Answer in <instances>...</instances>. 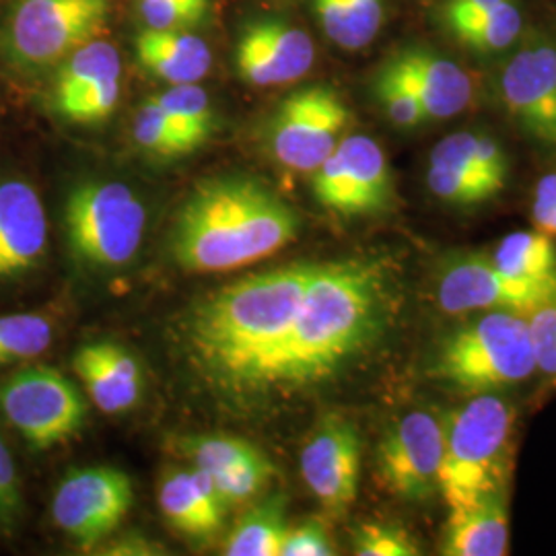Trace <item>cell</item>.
<instances>
[{
  "label": "cell",
  "mask_w": 556,
  "mask_h": 556,
  "mask_svg": "<svg viewBox=\"0 0 556 556\" xmlns=\"http://www.w3.org/2000/svg\"><path fill=\"white\" fill-rule=\"evenodd\" d=\"M112 0H15L2 29V52L21 71L59 64L96 40Z\"/></svg>",
  "instance_id": "52a82bcc"
},
{
  "label": "cell",
  "mask_w": 556,
  "mask_h": 556,
  "mask_svg": "<svg viewBox=\"0 0 556 556\" xmlns=\"http://www.w3.org/2000/svg\"><path fill=\"white\" fill-rule=\"evenodd\" d=\"M521 27L523 17L516 2L501 0L477 20L454 27L447 34L477 54H498L516 43Z\"/></svg>",
  "instance_id": "f546056e"
},
{
  "label": "cell",
  "mask_w": 556,
  "mask_h": 556,
  "mask_svg": "<svg viewBox=\"0 0 556 556\" xmlns=\"http://www.w3.org/2000/svg\"><path fill=\"white\" fill-rule=\"evenodd\" d=\"M140 68L169 85L199 83L211 73L213 54L208 43L188 29H149L135 40Z\"/></svg>",
  "instance_id": "7402d4cb"
},
{
  "label": "cell",
  "mask_w": 556,
  "mask_h": 556,
  "mask_svg": "<svg viewBox=\"0 0 556 556\" xmlns=\"http://www.w3.org/2000/svg\"><path fill=\"white\" fill-rule=\"evenodd\" d=\"M532 220L538 231L556 238V174L544 176L536 184Z\"/></svg>",
  "instance_id": "60d3db41"
},
{
  "label": "cell",
  "mask_w": 556,
  "mask_h": 556,
  "mask_svg": "<svg viewBox=\"0 0 556 556\" xmlns=\"http://www.w3.org/2000/svg\"><path fill=\"white\" fill-rule=\"evenodd\" d=\"M132 139L142 151L161 160H176L194 153L192 144L181 137L172 119L161 112L160 105L151 98L135 114Z\"/></svg>",
  "instance_id": "1f68e13d"
},
{
  "label": "cell",
  "mask_w": 556,
  "mask_h": 556,
  "mask_svg": "<svg viewBox=\"0 0 556 556\" xmlns=\"http://www.w3.org/2000/svg\"><path fill=\"white\" fill-rule=\"evenodd\" d=\"M149 29H190L206 20L211 0H137Z\"/></svg>",
  "instance_id": "8d00e7d4"
},
{
  "label": "cell",
  "mask_w": 556,
  "mask_h": 556,
  "mask_svg": "<svg viewBox=\"0 0 556 556\" xmlns=\"http://www.w3.org/2000/svg\"><path fill=\"white\" fill-rule=\"evenodd\" d=\"M0 417L34 452H50L83 431L87 402L62 371L31 365L0 378Z\"/></svg>",
  "instance_id": "ba28073f"
},
{
  "label": "cell",
  "mask_w": 556,
  "mask_h": 556,
  "mask_svg": "<svg viewBox=\"0 0 556 556\" xmlns=\"http://www.w3.org/2000/svg\"><path fill=\"white\" fill-rule=\"evenodd\" d=\"M388 312L390 282L376 260L318 262L289 334L260 369L250 394L330 378L381 334Z\"/></svg>",
  "instance_id": "6da1fadb"
},
{
  "label": "cell",
  "mask_w": 556,
  "mask_h": 556,
  "mask_svg": "<svg viewBox=\"0 0 556 556\" xmlns=\"http://www.w3.org/2000/svg\"><path fill=\"white\" fill-rule=\"evenodd\" d=\"M445 425L429 410H413L392 425L378 445V470L386 489L406 503L439 495Z\"/></svg>",
  "instance_id": "4fadbf2b"
},
{
  "label": "cell",
  "mask_w": 556,
  "mask_h": 556,
  "mask_svg": "<svg viewBox=\"0 0 556 556\" xmlns=\"http://www.w3.org/2000/svg\"><path fill=\"white\" fill-rule=\"evenodd\" d=\"M443 425L439 495L447 507H464L484 495L507 491L514 468V406L493 392L478 394Z\"/></svg>",
  "instance_id": "277c9868"
},
{
  "label": "cell",
  "mask_w": 556,
  "mask_h": 556,
  "mask_svg": "<svg viewBox=\"0 0 556 556\" xmlns=\"http://www.w3.org/2000/svg\"><path fill=\"white\" fill-rule=\"evenodd\" d=\"M275 475H277L275 464L266 454H262L233 470H227L220 475H208V478L213 480V486L219 495L220 503L229 511L231 507H238L250 498L258 497L260 493L270 484Z\"/></svg>",
  "instance_id": "e575fe53"
},
{
  "label": "cell",
  "mask_w": 556,
  "mask_h": 556,
  "mask_svg": "<svg viewBox=\"0 0 556 556\" xmlns=\"http://www.w3.org/2000/svg\"><path fill=\"white\" fill-rule=\"evenodd\" d=\"M353 548L358 556H417V540L392 521L361 523L353 534Z\"/></svg>",
  "instance_id": "d590c367"
},
{
  "label": "cell",
  "mask_w": 556,
  "mask_h": 556,
  "mask_svg": "<svg viewBox=\"0 0 556 556\" xmlns=\"http://www.w3.org/2000/svg\"><path fill=\"white\" fill-rule=\"evenodd\" d=\"M144 227L147 208L122 181H83L66 199V241L73 256L87 266H126L139 252Z\"/></svg>",
  "instance_id": "8992f818"
},
{
  "label": "cell",
  "mask_w": 556,
  "mask_h": 556,
  "mask_svg": "<svg viewBox=\"0 0 556 556\" xmlns=\"http://www.w3.org/2000/svg\"><path fill=\"white\" fill-rule=\"evenodd\" d=\"M73 369L93 404L105 415H119L139 402L142 369L137 357L114 342L85 344L73 357Z\"/></svg>",
  "instance_id": "d6986e66"
},
{
  "label": "cell",
  "mask_w": 556,
  "mask_h": 556,
  "mask_svg": "<svg viewBox=\"0 0 556 556\" xmlns=\"http://www.w3.org/2000/svg\"><path fill=\"white\" fill-rule=\"evenodd\" d=\"M135 503L132 480L112 466L71 470L60 480L50 516L54 526L83 551L114 534Z\"/></svg>",
  "instance_id": "7c38bea8"
},
{
  "label": "cell",
  "mask_w": 556,
  "mask_h": 556,
  "mask_svg": "<svg viewBox=\"0 0 556 556\" xmlns=\"http://www.w3.org/2000/svg\"><path fill=\"white\" fill-rule=\"evenodd\" d=\"M50 225L40 192L23 178H0V289L40 273Z\"/></svg>",
  "instance_id": "2e32d148"
},
{
  "label": "cell",
  "mask_w": 556,
  "mask_h": 556,
  "mask_svg": "<svg viewBox=\"0 0 556 556\" xmlns=\"http://www.w3.org/2000/svg\"><path fill=\"white\" fill-rule=\"evenodd\" d=\"M536 371L528 319L511 312H486L443 338L433 374L464 394H489L516 386Z\"/></svg>",
  "instance_id": "5b68a950"
},
{
  "label": "cell",
  "mask_w": 556,
  "mask_h": 556,
  "mask_svg": "<svg viewBox=\"0 0 556 556\" xmlns=\"http://www.w3.org/2000/svg\"><path fill=\"white\" fill-rule=\"evenodd\" d=\"M536 369L556 378V295L526 316Z\"/></svg>",
  "instance_id": "f35d334b"
},
{
  "label": "cell",
  "mask_w": 556,
  "mask_h": 556,
  "mask_svg": "<svg viewBox=\"0 0 556 556\" xmlns=\"http://www.w3.org/2000/svg\"><path fill=\"white\" fill-rule=\"evenodd\" d=\"M236 71L252 87H277L305 77L316 60V46L291 21L262 17L243 25L236 43Z\"/></svg>",
  "instance_id": "e0dca14e"
},
{
  "label": "cell",
  "mask_w": 556,
  "mask_h": 556,
  "mask_svg": "<svg viewBox=\"0 0 556 556\" xmlns=\"http://www.w3.org/2000/svg\"><path fill=\"white\" fill-rule=\"evenodd\" d=\"M54 342V321L43 312L0 314V369L41 357Z\"/></svg>",
  "instance_id": "f1b7e54d"
},
{
  "label": "cell",
  "mask_w": 556,
  "mask_h": 556,
  "mask_svg": "<svg viewBox=\"0 0 556 556\" xmlns=\"http://www.w3.org/2000/svg\"><path fill=\"white\" fill-rule=\"evenodd\" d=\"M298 233V213L260 179H202L179 208L172 254L192 275L229 273L277 254Z\"/></svg>",
  "instance_id": "3957f363"
},
{
  "label": "cell",
  "mask_w": 556,
  "mask_h": 556,
  "mask_svg": "<svg viewBox=\"0 0 556 556\" xmlns=\"http://www.w3.org/2000/svg\"><path fill=\"white\" fill-rule=\"evenodd\" d=\"M316 264L248 275L199 301L186 321V342L200 371L225 390L250 394L289 334Z\"/></svg>",
  "instance_id": "7a4b0ae2"
},
{
  "label": "cell",
  "mask_w": 556,
  "mask_h": 556,
  "mask_svg": "<svg viewBox=\"0 0 556 556\" xmlns=\"http://www.w3.org/2000/svg\"><path fill=\"white\" fill-rule=\"evenodd\" d=\"M427 184H429V190L441 202H445L450 206H457V208H472V206L495 199L498 194L497 190L493 186H489L486 181L475 178L466 172L454 169L450 165L431 163V161H429V172H427Z\"/></svg>",
  "instance_id": "836d02e7"
},
{
  "label": "cell",
  "mask_w": 556,
  "mask_h": 556,
  "mask_svg": "<svg viewBox=\"0 0 556 556\" xmlns=\"http://www.w3.org/2000/svg\"><path fill=\"white\" fill-rule=\"evenodd\" d=\"M351 110L328 85L289 93L275 112L268 140L275 160L299 174H314L344 139Z\"/></svg>",
  "instance_id": "30bf717a"
},
{
  "label": "cell",
  "mask_w": 556,
  "mask_h": 556,
  "mask_svg": "<svg viewBox=\"0 0 556 556\" xmlns=\"http://www.w3.org/2000/svg\"><path fill=\"white\" fill-rule=\"evenodd\" d=\"M160 507L169 528L192 540L215 536L227 514L213 480L199 468L176 470L163 478Z\"/></svg>",
  "instance_id": "44dd1931"
},
{
  "label": "cell",
  "mask_w": 556,
  "mask_h": 556,
  "mask_svg": "<svg viewBox=\"0 0 556 556\" xmlns=\"http://www.w3.org/2000/svg\"><path fill=\"white\" fill-rule=\"evenodd\" d=\"M509 553L507 491L450 509L443 528L441 555L503 556Z\"/></svg>",
  "instance_id": "ffe728a7"
},
{
  "label": "cell",
  "mask_w": 556,
  "mask_h": 556,
  "mask_svg": "<svg viewBox=\"0 0 556 556\" xmlns=\"http://www.w3.org/2000/svg\"><path fill=\"white\" fill-rule=\"evenodd\" d=\"M439 307L445 314L511 312L532 314L556 295V285L509 277L498 268L493 254L454 250L441 258L435 278Z\"/></svg>",
  "instance_id": "9c48e42d"
},
{
  "label": "cell",
  "mask_w": 556,
  "mask_h": 556,
  "mask_svg": "<svg viewBox=\"0 0 556 556\" xmlns=\"http://www.w3.org/2000/svg\"><path fill=\"white\" fill-rule=\"evenodd\" d=\"M388 64L417 93L429 119L457 116L472 101V80L466 71L431 48H402Z\"/></svg>",
  "instance_id": "ac0fdd59"
},
{
  "label": "cell",
  "mask_w": 556,
  "mask_h": 556,
  "mask_svg": "<svg viewBox=\"0 0 556 556\" xmlns=\"http://www.w3.org/2000/svg\"><path fill=\"white\" fill-rule=\"evenodd\" d=\"M431 163H443L493 186L498 194L509 179V160L497 140L472 130L454 132L431 151Z\"/></svg>",
  "instance_id": "603a6c76"
},
{
  "label": "cell",
  "mask_w": 556,
  "mask_h": 556,
  "mask_svg": "<svg viewBox=\"0 0 556 556\" xmlns=\"http://www.w3.org/2000/svg\"><path fill=\"white\" fill-rule=\"evenodd\" d=\"M25 511L23 484L15 457L0 435V534L11 536Z\"/></svg>",
  "instance_id": "74e56055"
},
{
  "label": "cell",
  "mask_w": 556,
  "mask_h": 556,
  "mask_svg": "<svg viewBox=\"0 0 556 556\" xmlns=\"http://www.w3.org/2000/svg\"><path fill=\"white\" fill-rule=\"evenodd\" d=\"M493 258L509 277L556 285V245L551 236L532 229L501 239Z\"/></svg>",
  "instance_id": "484cf974"
},
{
  "label": "cell",
  "mask_w": 556,
  "mask_h": 556,
  "mask_svg": "<svg viewBox=\"0 0 556 556\" xmlns=\"http://www.w3.org/2000/svg\"><path fill=\"white\" fill-rule=\"evenodd\" d=\"M151 100L160 105L161 112L172 119V124L192 144L194 151L213 137L217 116L208 93L199 87V83L172 85Z\"/></svg>",
  "instance_id": "83f0119b"
},
{
  "label": "cell",
  "mask_w": 556,
  "mask_h": 556,
  "mask_svg": "<svg viewBox=\"0 0 556 556\" xmlns=\"http://www.w3.org/2000/svg\"><path fill=\"white\" fill-rule=\"evenodd\" d=\"M498 2L501 0H445L439 9V21L445 27V31H450L464 23L477 20Z\"/></svg>",
  "instance_id": "b9f144b4"
},
{
  "label": "cell",
  "mask_w": 556,
  "mask_h": 556,
  "mask_svg": "<svg viewBox=\"0 0 556 556\" xmlns=\"http://www.w3.org/2000/svg\"><path fill=\"white\" fill-rule=\"evenodd\" d=\"M178 450L206 475H220L262 456L258 445L233 435H190L179 439Z\"/></svg>",
  "instance_id": "4dcf8cb0"
},
{
  "label": "cell",
  "mask_w": 556,
  "mask_h": 556,
  "mask_svg": "<svg viewBox=\"0 0 556 556\" xmlns=\"http://www.w3.org/2000/svg\"><path fill=\"white\" fill-rule=\"evenodd\" d=\"M374 93L386 118L397 128H417L429 122V116L417 98V93L400 79L396 71L383 62L374 80Z\"/></svg>",
  "instance_id": "d6a6232c"
},
{
  "label": "cell",
  "mask_w": 556,
  "mask_h": 556,
  "mask_svg": "<svg viewBox=\"0 0 556 556\" xmlns=\"http://www.w3.org/2000/svg\"><path fill=\"white\" fill-rule=\"evenodd\" d=\"M326 38L355 52L378 38L383 23V0H312Z\"/></svg>",
  "instance_id": "cb8c5ba5"
},
{
  "label": "cell",
  "mask_w": 556,
  "mask_h": 556,
  "mask_svg": "<svg viewBox=\"0 0 556 556\" xmlns=\"http://www.w3.org/2000/svg\"><path fill=\"white\" fill-rule=\"evenodd\" d=\"M289 526L285 519V498L273 497L239 521L227 538V556H280Z\"/></svg>",
  "instance_id": "4316f807"
},
{
  "label": "cell",
  "mask_w": 556,
  "mask_h": 556,
  "mask_svg": "<svg viewBox=\"0 0 556 556\" xmlns=\"http://www.w3.org/2000/svg\"><path fill=\"white\" fill-rule=\"evenodd\" d=\"M334 544L328 528L319 519H309L298 528H289L280 556H330Z\"/></svg>",
  "instance_id": "ab89813d"
},
{
  "label": "cell",
  "mask_w": 556,
  "mask_h": 556,
  "mask_svg": "<svg viewBox=\"0 0 556 556\" xmlns=\"http://www.w3.org/2000/svg\"><path fill=\"white\" fill-rule=\"evenodd\" d=\"M314 197L340 217H369L394 204V178L378 142L349 135L312 174Z\"/></svg>",
  "instance_id": "8fae6325"
},
{
  "label": "cell",
  "mask_w": 556,
  "mask_h": 556,
  "mask_svg": "<svg viewBox=\"0 0 556 556\" xmlns=\"http://www.w3.org/2000/svg\"><path fill=\"white\" fill-rule=\"evenodd\" d=\"M361 454L357 427L342 417L324 418L305 441L301 477L326 514L344 516L357 501Z\"/></svg>",
  "instance_id": "5bb4252c"
},
{
  "label": "cell",
  "mask_w": 556,
  "mask_h": 556,
  "mask_svg": "<svg viewBox=\"0 0 556 556\" xmlns=\"http://www.w3.org/2000/svg\"><path fill=\"white\" fill-rule=\"evenodd\" d=\"M509 118L532 139L556 144V46L538 40L523 46L498 77Z\"/></svg>",
  "instance_id": "9a60e30c"
},
{
  "label": "cell",
  "mask_w": 556,
  "mask_h": 556,
  "mask_svg": "<svg viewBox=\"0 0 556 556\" xmlns=\"http://www.w3.org/2000/svg\"><path fill=\"white\" fill-rule=\"evenodd\" d=\"M119 75L122 66L116 46L103 40L87 41L60 62V73L52 98L56 112L66 103L83 96L85 91Z\"/></svg>",
  "instance_id": "d4e9b609"
}]
</instances>
